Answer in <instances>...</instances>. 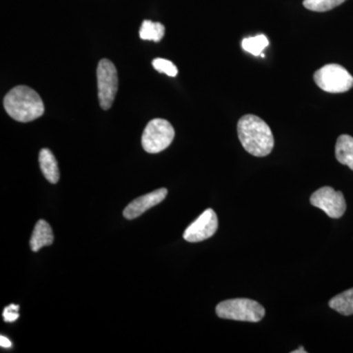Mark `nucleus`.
I'll use <instances>...</instances> for the list:
<instances>
[{"label": "nucleus", "instance_id": "nucleus-1", "mask_svg": "<svg viewBox=\"0 0 353 353\" xmlns=\"http://www.w3.org/2000/svg\"><path fill=\"white\" fill-rule=\"evenodd\" d=\"M238 134L243 148L253 157H267L273 150L274 137L270 127L259 116H243L239 120Z\"/></svg>", "mask_w": 353, "mask_h": 353}, {"label": "nucleus", "instance_id": "nucleus-2", "mask_svg": "<svg viewBox=\"0 0 353 353\" xmlns=\"http://www.w3.org/2000/svg\"><path fill=\"white\" fill-rule=\"evenodd\" d=\"M7 114L18 122L28 123L38 119L44 113V104L38 92L27 85H18L4 97Z\"/></svg>", "mask_w": 353, "mask_h": 353}, {"label": "nucleus", "instance_id": "nucleus-3", "mask_svg": "<svg viewBox=\"0 0 353 353\" xmlns=\"http://www.w3.org/2000/svg\"><path fill=\"white\" fill-rule=\"evenodd\" d=\"M216 314L222 319L256 323L263 319L265 309L252 299H234L218 304Z\"/></svg>", "mask_w": 353, "mask_h": 353}, {"label": "nucleus", "instance_id": "nucleus-4", "mask_svg": "<svg viewBox=\"0 0 353 353\" xmlns=\"http://www.w3.org/2000/svg\"><path fill=\"white\" fill-rule=\"evenodd\" d=\"M314 81L318 87L330 94H341L353 87V77L339 64H327L317 70Z\"/></svg>", "mask_w": 353, "mask_h": 353}, {"label": "nucleus", "instance_id": "nucleus-5", "mask_svg": "<svg viewBox=\"0 0 353 353\" xmlns=\"http://www.w3.org/2000/svg\"><path fill=\"white\" fill-rule=\"evenodd\" d=\"M175 138V130L171 123L165 119H153L146 125L141 145L148 153H159L166 150Z\"/></svg>", "mask_w": 353, "mask_h": 353}, {"label": "nucleus", "instance_id": "nucleus-6", "mask_svg": "<svg viewBox=\"0 0 353 353\" xmlns=\"http://www.w3.org/2000/svg\"><path fill=\"white\" fill-rule=\"evenodd\" d=\"M97 87L101 108L108 110L118 92V73L115 65L108 59H101L97 66Z\"/></svg>", "mask_w": 353, "mask_h": 353}, {"label": "nucleus", "instance_id": "nucleus-7", "mask_svg": "<svg viewBox=\"0 0 353 353\" xmlns=\"http://www.w3.org/2000/svg\"><path fill=\"white\" fill-rule=\"evenodd\" d=\"M310 202L315 208L321 209L329 217L341 218L347 210L343 192H336L333 188L324 187L316 190L310 197Z\"/></svg>", "mask_w": 353, "mask_h": 353}, {"label": "nucleus", "instance_id": "nucleus-8", "mask_svg": "<svg viewBox=\"0 0 353 353\" xmlns=\"http://www.w3.org/2000/svg\"><path fill=\"white\" fill-rule=\"evenodd\" d=\"M217 229V214L208 208L185 229L183 239L189 243H199L214 236Z\"/></svg>", "mask_w": 353, "mask_h": 353}, {"label": "nucleus", "instance_id": "nucleus-9", "mask_svg": "<svg viewBox=\"0 0 353 353\" xmlns=\"http://www.w3.org/2000/svg\"><path fill=\"white\" fill-rule=\"evenodd\" d=\"M167 194H168V190L166 189H159L150 192L145 196L138 197L125 208L124 217L129 220L136 219L148 209L161 203L167 196Z\"/></svg>", "mask_w": 353, "mask_h": 353}, {"label": "nucleus", "instance_id": "nucleus-10", "mask_svg": "<svg viewBox=\"0 0 353 353\" xmlns=\"http://www.w3.org/2000/svg\"><path fill=\"white\" fill-rule=\"evenodd\" d=\"M54 236L52 229L46 221L39 220L32 231L30 245L32 252H39L43 246L52 245Z\"/></svg>", "mask_w": 353, "mask_h": 353}, {"label": "nucleus", "instance_id": "nucleus-11", "mask_svg": "<svg viewBox=\"0 0 353 353\" xmlns=\"http://www.w3.org/2000/svg\"><path fill=\"white\" fill-rule=\"evenodd\" d=\"M39 167L46 180L51 183H57L60 179L59 167L57 158L48 148H43L39 152Z\"/></svg>", "mask_w": 353, "mask_h": 353}, {"label": "nucleus", "instance_id": "nucleus-12", "mask_svg": "<svg viewBox=\"0 0 353 353\" xmlns=\"http://www.w3.org/2000/svg\"><path fill=\"white\" fill-rule=\"evenodd\" d=\"M336 157L341 164L353 170V138L348 134L339 137L336 145Z\"/></svg>", "mask_w": 353, "mask_h": 353}, {"label": "nucleus", "instance_id": "nucleus-13", "mask_svg": "<svg viewBox=\"0 0 353 353\" xmlns=\"http://www.w3.org/2000/svg\"><path fill=\"white\" fill-rule=\"evenodd\" d=\"M329 306L341 315L350 316L353 314V289L345 290L333 297L329 301Z\"/></svg>", "mask_w": 353, "mask_h": 353}, {"label": "nucleus", "instance_id": "nucleus-14", "mask_svg": "<svg viewBox=\"0 0 353 353\" xmlns=\"http://www.w3.org/2000/svg\"><path fill=\"white\" fill-rule=\"evenodd\" d=\"M165 34V27L161 23L145 20L139 30V37L143 41H152L155 43L161 41Z\"/></svg>", "mask_w": 353, "mask_h": 353}, {"label": "nucleus", "instance_id": "nucleus-15", "mask_svg": "<svg viewBox=\"0 0 353 353\" xmlns=\"http://www.w3.org/2000/svg\"><path fill=\"white\" fill-rule=\"evenodd\" d=\"M269 46L268 39L264 34L252 37V38L245 39L241 43L243 50L250 52L254 57H259L262 54V51Z\"/></svg>", "mask_w": 353, "mask_h": 353}, {"label": "nucleus", "instance_id": "nucleus-16", "mask_svg": "<svg viewBox=\"0 0 353 353\" xmlns=\"http://www.w3.org/2000/svg\"><path fill=\"white\" fill-rule=\"evenodd\" d=\"M345 0H304L303 6L314 12H326L340 6Z\"/></svg>", "mask_w": 353, "mask_h": 353}, {"label": "nucleus", "instance_id": "nucleus-17", "mask_svg": "<svg viewBox=\"0 0 353 353\" xmlns=\"http://www.w3.org/2000/svg\"><path fill=\"white\" fill-rule=\"evenodd\" d=\"M152 66L159 73L166 74L169 77H176L178 75V68L170 60L157 58V59L153 60Z\"/></svg>", "mask_w": 353, "mask_h": 353}, {"label": "nucleus", "instance_id": "nucleus-18", "mask_svg": "<svg viewBox=\"0 0 353 353\" xmlns=\"http://www.w3.org/2000/svg\"><path fill=\"white\" fill-rule=\"evenodd\" d=\"M19 305L16 304H10L4 308L3 319L7 323H12L19 318Z\"/></svg>", "mask_w": 353, "mask_h": 353}, {"label": "nucleus", "instance_id": "nucleus-19", "mask_svg": "<svg viewBox=\"0 0 353 353\" xmlns=\"http://www.w3.org/2000/svg\"><path fill=\"white\" fill-rule=\"evenodd\" d=\"M0 345L4 348H10L12 347V343H11L9 339H7L6 336H0Z\"/></svg>", "mask_w": 353, "mask_h": 353}, {"label": "nucleus", "instance_id": "nucleus-20", "mask_svg": "<svg viewBox=\"0 0 353 353\" xmlns=\"http://www.w3.org/2000/svg\"><path fill=\"white\" fill-rule=\"evenodd\" d=\"M292 353H306V350H304V347H299V350H294Z\"/></svg>", "mask_w": 353, "mask_h": 353}]
</instances>
